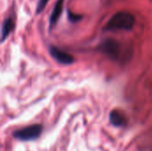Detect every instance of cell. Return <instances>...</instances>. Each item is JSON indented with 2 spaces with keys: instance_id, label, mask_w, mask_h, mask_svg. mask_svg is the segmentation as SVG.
<instances>
[{
  "instance_id": "1",
  "label": "cell",
  "mask_w": 152,
  "mask_h": 151,
  "mask_svg": "<svg viewBox=\"0 0 152 151\" xmlns=\"http://www.w3.org/2000/svg\"><path fill=\"white\" fill-rule=\"evenodd\" d=\"M135 23L134 16L126 11H121L115 13L108 21L106 30H130Z\"/></svg>"
},
{
  "instance_id": "2",
  "label": "cell",
  "mask_w": 152,
  "mask_h": 151,
  "mask_svg": "<svg viewBox=\"0 0 152 151\" xmlns=\"http://www.w3.org/2000/svg\"><path fill=\"white\" fill-rule=\"evenodd\" d=\"M43 130L41 125H32L13 132L12 136L20 141H32L37 139Z\"/></svg>"
},
{
  "instance_id": "3",
  "label": "cell",
  "mask_w": 152,
  "mask_h": 151,
  "mask_svg": "<svg viewBox=\"0 0 152 151\" xmlns=\"http://www.w3.org/2000/svg\"><path fill=\"white\" fill-rule=\"evenodd\" d=\"M100 51L110 59L118 60L121 53V45L114 39H107L101 44Z\"/></svg>"
},
{
  "instance_id": "4",
  "label": "cell",
  "mask_w": 152,
  "mask_h": 151,
  "mask_svg": "<svg viewBox=\"0 0 152 151\" xmlns=\"http://www.w3.org/2000/svg\"><path fill=\"white\" fill-rule=\"evenodd\" d=\"M49 53L51 54V56L59 63L63 64V65H70L74 62V57L69 54L67 52H64L62 50H61L60 48L56 47V46H50L49 48Z\"/></svg>"
},
{
  "instance_id": "5",
  "label": "cell",
  "mask_w": 152,
  "mask_h": 151,
  "mask_svg": "<svg viewBox=\"0 0 152 151\" xmlns=\"http://www.w3.org/2000/svg\"><path fill=\"white\" fill-rule=\"evenodd\" d=\"M63 2L64 0H58L52 11L50 19H49V22H50V28H52L57 22V20H59L61 12H62V8H63Z\"/></svg>"
},
{
  "instance_id": "6",
  "label": "cell",
  "mask_w": 152,
  "mask_h": 151,
  "mask_svg": "<svg viewBox=\"0 0 152 151\" xmlns=\"http://www.w3.org/2000/svg\"><path fill=\"white\" fill-rule=\"evenodd\" d=\"M110 122L114 126H124L126 125V118L118 110H112L110 114Z\"/></svg>"
},
{
  "instance_id": "7",
  "label": "cell",
  "mask_w": 152,
  "mask_h": 151,
  "mask_svg": "<svg viewBox=\"0 0 152 151\" xmlns=\"http://www.w3.org/2000/svg\"><path fill=\"white\" fill-rule=\"evenodd\" d=\"M13 28H14V24L11 18H7L4 20L2 24V35H1L2 42L4 41V39L9 36V34L12 32Z\"/></svg>"
},
{
  "instance_id": "8",
  "label": "cell",
  "mask_w": 152,
  "mask_h": 151,
  "mask_svg": "<svg viewBox=\"0 0 152 151\" xmlns=\"http://www.w3.org/2000/svg\"><path fill=\"white\" fill-rule=\"evenodd\" d=\"M49 0H38L37 2V13L39 14L41 12L44 11L45 7L46 6L47 3Z\"/></svg>"
}]
</instances>
